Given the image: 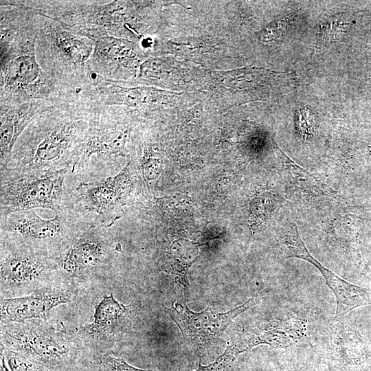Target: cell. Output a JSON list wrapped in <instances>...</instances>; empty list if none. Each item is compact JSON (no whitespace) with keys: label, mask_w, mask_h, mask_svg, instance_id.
Returning a JSON list of instances; mask_svg holds the SVG:
<instances>
[{"label":"cell","mask_w":371,"mask_h":371,"mask_svg":"<svg viewBox=\"0 0 371 371\" xmlns=\"http://www.w3.org/2000/svg\"><path fill=\"white\" fill-rule=\"evenodd\" d=\"M56 213L54 218L45 219L33 210L12 212L1 216V231L25 245L58 243L66 238L68 229L62 212Z\"/></svg>","instance_id":"obj_8"},{"label":"cell","mask_w":371,"mask_h":371,"mask_svg":"<svg viewBox=\"0 0 371 371\" xmlns=\"http://www.w3.org/2000/svg\"><path fill=\"white\" fill-rule=\"evenodd\" d=\"M158 155L150 149L145 150L142 161V172L146 180L155 179L161 170V164Z\"/></svg>","instance_id":"obj_19"},{"label":"cell","mask_w":371,"mask_h":371,"mask_svg":"<svg viewBox=\"0 0 371 371\" xmlns=\"http://www.w3.org/2000/svg\"><path fill=\"white\" fill-rule=\"evenodd\" d=\"M71 299L69 291L52 286L39 287L22 297H1V324L45 319L54 308L69 304Z\"/></svg>","instance_id":"obj_9"},{"label":"cell","mask_w":371,"mask_h":371,"mask_svg":"<svg viewBox=\"0 0 371 371\" xmlns=\"http://www.w3.org/2000/svg\"><path fill=\"white\" fill-rule=\"evenodd\" d=\"M126 307L118 302L113 293L103 296L95 307L92 322L83 327V333L93 338L111 333L124 316Z\"/></svg>","instance_id":"obj_15"},{"label":"cell","mask_w":371,"mask_h":371,"mask_svg":"<svg viewBox=\"0 0 371 371\" xmlns=\"http://www.w3.org/2000/svg\"><path fill=\"white\" fill-rule=\"evenodd\" d=\"M101 370L102 371H157L135 368L128 364L123 359L110 355H107L102 359Z\"/></svg>","instance_id":"obj_20"},{"label":"cell","mask_w":371,"mask_h":371,"mask_svg":"<svg viewBox=\"0 0 371 371\" xmlns=\"http://www.w3.org/2000/svg\"><path fill=\"white\" fill-rule=\"evenodd\" d=\"M170 256L172 275L176 283L187 291L189 285L187 273L198 257L197 247L191 243L177 240L171 247Z\"/></svg>","instance_id":"obj_16"},{"label":"cell","mask_w":371,"mask_h":371,"mask_svg":"<svg viewBox=\"0 0 371 371\" xmlns=\"http://www.w3.org/2000/svg\"><path fill=\"white\" fill-rule=\"evenodd\" d=\"M240 353L236 344L231 345L215 361L207 366L199 363V368L194 371H230L236 357Z\"/></svg>","instance_id":"obj_18"},{"label":"cell","mask_w":371,"mask_h":371,"mask_svg":"<svg viewBox=\"0 0 371 371\" xmlns=\"http://www.w3.org/2000/svg\"><path fill=\"white\" fill-rule=\"evenodd\" d=\"M1 30V101L16 104L47 97L51 82L36 60L34 36L18 38Z\"/></svg>","instance_id":"obj_1"},{"label":"cell","mask_w":371,"mask_h":371,"mask_svg":"<svg viewBox=\"0 0 371 371\" xmlns=\"http://www.w3.org/2000/svg\"><path fill=\"white\" fill-rule=\"evenodd\" d=\"M133 189L129 164L117 175L100 181L82 182L75 192L80 204L95 215L101 225L109 227L121 216Z\"/></svg>","instance_id":"obj_7"},{"label":"cell","mask_w":371,"mask_h":371,"mask_svg":"<svg viewBox=\"0 0 371 371\" xmlns=\"http://www.w3.org/2000/svg\"><path fill=\"white\" fill-rule=\"evenodd\" d=\"M126 137L125 132L108 124L88 126L78 146L73 168L83 166L93 155L104 157L124 156Z\"/></svg>","instance_id":"obj_13"},{"label":"cell","mask_w":371,"mask_h":371,"mask_svg":"<svg viewBox=\"0 0 371 371\" xmlns=\"http://www.w3.org/2000/svg\"><path fill=\"white\" fill-rule=\"evenodd\" d=\"M1 371H55L1 346Z\"/></svg>","instance_id":"obj_17"},{"label":"cell","mask_w":371,"mask_h":371,"mask_svg":"<svg viewBox=\"0 0 371 371\" xmlns=\"http://www.w3.org/2000/svg\"><path fill=\"white\" fill-rule=\"evenodd\" d=\"M41 108L38 102L1 104V169L7 167L19 136L35 120Z\"/></svg>","instance_id":"obj_11"},{"label":"cell","mask_w":371,"mask_h":371,"mask_svg":"<svg viewBox=\"0 0 371 371\" xmlns=\"http://www.w3.org/2000/svg\"><path fill=\"white\" fill-rule=\"evenodd\" d=\"M1 346L49 368L63 366L74 357L65 333L34 322L1 325Z\"/></svg>","instance_id":"obj_4"},{"label":"cell","mask_w":371,"mask_h":371,"mask_svg":"<svg viewBox=\"0 0 371 371\" xmlns=\"http://www.w3.org/2000/svg\"><path fill=\"white\" fill-rule=\"evenodd\" d=\"M87 128V123L78 118L54 120L27 137L12 155L9 162L11 161L13 165L8 168L24 170L63 169L62 165L67 160L74 162Z\"/></svg>","instance_id":"obj_2"},{"label":"cell","mask_w":371,"mask_h":371,"mask_svg":"<svg viewBox=\"0 0 371 371\" xmlns=\"http://www.w3.org/2000/svg\"><path fill=\"white\" fill-rule=\"evenodd\" d=\"M55 265L25 249L1 245V287L19 288L43 280Z\"/></svg>","instance_id":"obj_10"},{"label":"cell","mask_w":371,"mask_h":371,"mask_svg":"<svg viewBox=\"0 0 371 371\" xmlns=\"http://www.w3.org/2000/svg\"><path fill=\"white\" fill-rule=\"evenodd\" d=\"M280 245L284 258L302 259L319 271L335 296L336 317L344 315L357 307L371 304L370 295L366 289L342 279L311 254L300 238L295 223H290L284 227L280 235Z\"/></svg>","instance_id":"obj_6"},{"label":"cell","mask_w":371,"mask_h":371,"mask_svg":"<svg viewBox=\"0 0 371 371\" xmlns=\"http://www.w3.org/2000/svg\"><path fill=\"white\" fill-rule=\"evenodd\" d=\"M257 297L249 298L243 304L225 313H218L207 307L195 313L184 302H176L166 311L179 328L184 339L195 352L201 354L223 335L234 318L257 303Z\"/></svg>","instance_id":"obj_5"},{"label":"cell","mask_w":371,"mask_h":371,"mask_svg":"<svg viewBox=\"0 0 371 371\" xmlns=\"http://www.w3.org/2000/svg\"><path fill=\"white\" fill-rule=\"evenodd\" d=\"M43 41L58 61L74 69L86 67L94 47L93 43L80 38L57 21L45 30Z\"/></svg>","instance_id":"obj_12"},{"label":"cell","mask_w":371,"mask_h":371,"mask_svg":"<svg viewBox=\"0 0 371 371\" xmlns=\"http://www.w3.org/2000/svg\"><path fill=\"white\" fill-rule=\"evenodd\" d=\"M106 253V246L100 238L85 234L70 243L60 258L58 267L69 276L80 277L98 267Z\"/></svg>","instance_id":"obj_14"},{"label":"cell","mask_w":371,"mask_h":371,"mask_svg":"<svg viewBox=\"0 0 371 371\" xmlns=\"http://www.w3.org/2000/svg\"><path fill=\"white\" fill-rule=\"evenodd\" d=\"M68 168L50 170L1 169V216L36 207L62 211Z\"/></svg>","instance_id":"obj_3"}]
</instances>
